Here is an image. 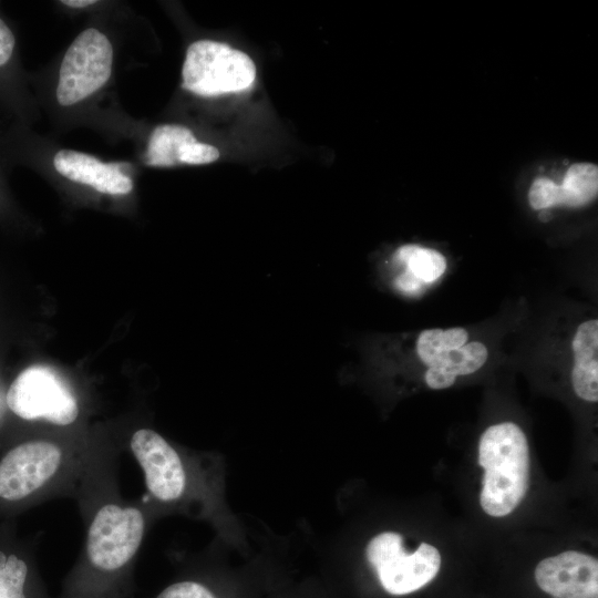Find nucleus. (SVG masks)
<instances>
[{"label": "nucleus", "instance_id": "1", "mask_svg": "<svg viewBox=\"0 0 598 598\" xmlns=\"http://www.w3.org/2000/svg\"><path fill=\"white\" fill-rule=\"evenodd\" d=\"M102 495L91 504L82 553L58 598H127L133 591L147 517L140 505Z\"/></svg>", "mask_w": 598, "mask_h": 598}, {"label": "nucleus", "instance_id": "2", "mask_svg": "<svg viewBox=\"0 0 598 598\" xmlns=\"http://www.w3.org/2000/svg\"><path fill=\"white\" fill-rule=\"evenodd\" d=\"M103 457H85L52 440H33L11 448L0 461V498L17 503L53 495L75 481L86 482Z\"/></svg>", "mask_w": 598, "mask_h": 598}, {"label": "nucleus", "instance_id": "3", "mask_svg": "<svg viewBox=\"0 0 598 598\" xmlns=\"http://www.w3.org/2000/svg\"><path fill=\"white\" fill-rule=\"evenodd\" d=\"M478 464L484 468L483 511L493 517L511 514L529 487V446L523 430L513 422L487 427L480 439Z\"/></svg>", "mask_w": 598, "mask_h": 598}, {"label": "nucleus", "instance_id": "4", "mask_svg": "<svg viewBox=\"0 0 598 598\" xmlns=\"http://www.w3.org/2000/svg\"><path fill=\"white\" fill-rule=\"evenodd\" d=\"M256 79L252 60L240 50L214 40H197L186 50L182 66L184 90L215 97L249 89Z\"/></svg>", "mask_w": 598, "mask_h": 598}, {"label": "nucleus", "instance_id": "5", "mask_svg": "<svg viewBox=\"0 0 598 598\" xmlns=\"http://www.w3.org/2000/svg\"><path fill=\"white\" fill-rule=\"evenodd\" d=\"M113 64L109 35L96 27L83 29L61 60L55 85L58 104L72 107L94 96L110 81Z\"/></svg>", "mask_w": 598, "mask_h": 598}, {"label": "nucleus", "instance_id": "6", "mask_svg": "<svg viewBox=\"0 0 598 598\" xmlns=\"http://www.w3.org/2000/svg\"><path fill=\"white\" fill-rule=\"evenodd\" d=\"M365 557L375 571L381 588L392 596L412 594L435 578L441 567L437 548L421 543L413 553L403 547V538L383 532L367 545Z\"/></svg>", "mask_w": 598, "mask_h": 598}, {"label": "nucleus", "instance_id": "7", "mask_svg": "<svg viewBox=\"0 0 598 598\" xmlns=\"http://www.w3.org/2000/svg\"><path fill=\"white\" fill-rule=\"evenodd\" d=\"M138 463L148 495L159 504L176 505L194 489V481L183 455L152 429L136 430L128 442Z\"/></svg>", "mask_w": 598, "mask_h": 598}, {"label": "nucleus", "instance_id": "8", "mask_svg": "<svg viewBox=\"0 0 598 598\" xmlns=\"http://www.w3.org/2000/svg\"><path fill=\"white\" fill-rule=\"evenodd\" d=\"M415 348L420 361L427 368L424 380L434 390L447 389L457 377L478 371L488 358L486 346L468 341V331L461 327L423 330Z\"/></svg>", "mask_w": 598, "mask_h": 598}, {"label": "nucleus", "instance_id": "9", "mask_svg": "<svg viewBox=\"0 0 598 598\" xmlns=\"http://www.w3.org/2000/svg\"><path fill=\"white\" fill-rule=\"evenodd\" d=\"M7 404L24 420L43 419L66 426L79 416L78 400L68 384L52 370L35 365L22 371L11 383Z\"/></svg>", "mask_w": 598, "mask_h": 598}, {"label": "nucleus", "instance_id": "10", "mask_svg": "<svg viewBox=\"0 0 598 598\" xmlns=\"http://www.w3.org/2000/svg\"><path fill=\"white\" fill-rule=\"evenodd\" d=\"M53 169L64 179L107 196H126L134 189L127 163L107 162L72 148H60L52 156Z\"/></svg>", "mask_w": 598, "mask_h": 598}, {"label": "nucleus", "instance_id": "11", "mask_svg": "<svg viewBox=\"0 0 598 598\" xmlns=\"http://www.w3.org/2000/svg\"><path fill=\"white\" fill-rule=\"evenodd\" d=\"M535 580L554 598H598V560L585 553L566 550L540 560Z\"/></svg>", "mask_w": 598, "mask_h": 598}, {"label": "nucleus", "instance_id": "12", "mask_svg": "<svg viewBox=\"0 0 598 598\" xmlns=\"http://www.w3.org/2000/svg\"><path fill=\"white\" fill-rule=\"evenodd\" d=\"M219 151L212 144L197 140L185 125L163 123L148 134L143 163L155 168L179 165H206L219 158Z\"/></svg>", "mask_w": 598, "mask_h": 598}, {"label": "nucleus", "instance_id": "13", "mask_svg": "<svg viewBox=\"0 0 598 598\" xmlns=\"http://www.w3.org/2000/svg\"><path fill=\"white\" fill-rule=\"evenodd\" d=\"M571 385L576 395L587 402L598 401V320L581 322L571 341Z\"/></svg>", "mask_w": 598, "mask_h": 598}, {"label": "nucleus", "instance_id": "14", "mask_svg": "<svg viewBox=\"0 0 598 598\" xmlns=\"http://www.w3.org/2000/svg\"><path fill=\"white\" fill-rule=\"evenodd\" d=\"M394 261L405 267L394 283L406 293L421 290L423 283L434 282L446 269V259L441 252L417 245L401 246L394 254Z\"/></svg>", "mask_w": 598, "mask_h": 598}, {"label": "nucleus", "instance_id": "15", "mask_svg": "<svg viewBox=\"0 0 598 598\" xmlns=\"http://www.w3.org/2000/svg\"><path fill=\"white\" fill-rule=\"evenodd\" d=\"M0 598L50 597L24 558L0 551Z\"/></svg>", "mask_w": 598, "mask_h": 598}, {"label": "nucleus", "instance_id": "16", "mask_svg": "<svg viewBox=\"0 0 598 598\" xmlns=\"http://www.w3.org/2000/svg\"><path fill=\"white\" fill-rule=\"evenodd\" d=\"M597 192L598 167L590 163L574 164L558 185L559 205L584 206L597 196Z\"/></svg>", "mask_w": 598, "mask_h": 598}, {"label": "nucleus", "instance_id": "17", "mask_svg": "<svg viewBox=\"0 0 598 598\" xmlns=\"http://www.w3.org/2000/svg\"><path fill=\"white\" fill-rule=\"evenodd\" d=\"M528 202L536 210L559 205L558 184L547 177L536 178L529 188Z\"/></svg>", "mask_w": 598, "mask_h": 598}, {"label": "nucleus", "instance_id": "18", "mask_svg": "<svg viewBox=\"0 0 598 598\" xmlns=\"http://www.w3.org/2000/svg\"><path fill=\"white\" fill-rule=\"evenodd\" d=\"M16 61V34L9 23L0 16V80L12 71Z\"/></svg>", "mask_w": 598, "mask_h": 598}, {"label": "nucleus", "instance_id": "19", "mask_svg": "<svg viewBox=\"0 0 598 598\" xmlns=\"http://www.w3.org/2000/svg\"><path fill=\"white\" fill-rule=\"evenodd\" d=\"M61 4H63L66 8L71 9H85L89 7H93L94 4L99 3V1L95 0H63L60 1Z\"/></svg>", "mask_w": 598, "mask_h": 598}, {"label": "nucleus", "instance_id": "20", "mask_svg": "<svg viewBox=\"0 0 598 598\" xmlns=\"http://www.w3.org/2000/svg\"><path fill=\"white\" fill-rule=\"evenodd\" d=\"M0 174H1V172H0ZM0 183H1V182H0Z\"/></svg>", "mask_w": 598, "mask_h": 598}]
</instances>
